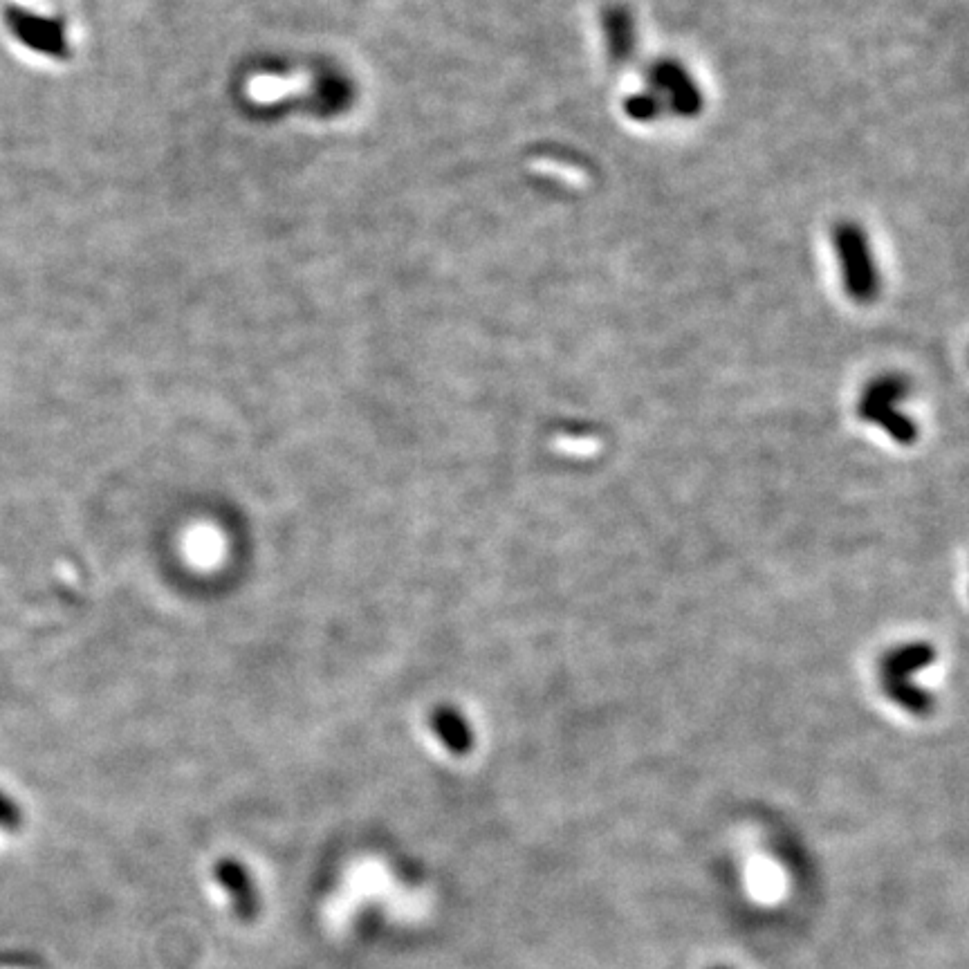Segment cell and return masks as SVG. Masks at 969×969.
I'll return each mask as SVG.
<instances>
[{"label":"cell","instance_id":"6da1fadb","mask_svg":"<svg viewBox=\"0 0 969 969\" xmlns=\"http://www.w3.org/2000/svg\"><path fill=\"white\" fill-rule=\"evenodd\" d=\"M214 878L229 895L236 918L241 922H254L261 911V895H258L256 882L245 866L234 857H223L214 866Z\"/></svg>","mask_w":969,"mask_h":969},{"label":"cell","instance_id":"7a4b0ae2","mask_svg":"<svg viewBox=\"0 0 969 969\" xmlns=\"http://www.w3.org/2000/svg\"><path fill=\"white\" fill-rule=\"evenodd\" d=\"M837 249H839V256H842V263L846 265L848 290H851L857 299L871 297V292L875 290L873 288L875 274H873L869 247H866L860 232H855L851 227L839 229Z\"/></svg>","mask_w":969,"mask_h":969},{"label":"cell","instance_id":"3957f363","mask_svg":"<svg viewBox=\"0 0 969 969\" xmlns=\"http://www.w3.org/2000/svg\"><path fill=\"white\" fill-rule=\"evenodd\" d=\"M312 77L306 72H299V75L290 77H279V75H256L247 81L245 92L247 97L254 101V104H276V101L306 95L312 90Z\"/></svg>","mask_w":969,"mask_h":969},{"label":"cell","instance_id":"277c9868","mask_svg":"<svg viewBox=\"0 0 969 969\" xmlns=\"http://www.w3.org/2000/svg\"><path fill=\"white\" fill-rule=\"evenodd\" d=\"M429 725L438 741L445 745L449 752L463 756L472 750V743H474L472 727H469L463 714L456 712L454 707H438L436 712L429 716Z\"/></svg>","mask_w":969,"mask_h":969},{"label":"cell","instance_id":"5b68a950","mask_svg":"<svg viewBox=\"0 0 969 969\" xmlns=\"http://www.w3.org/2000/svg\"><path fill=\"white\" fill-rule=\"evenodd\" d=\"M23 826V812L18 808L12 799L0 792V828L14 833Z\"/></svg>","mask_w":969,"mask_h":969},{"label":"cell","instance_id":"8992f818","mask_svg":"<svg viewBox=\"0 0 969 969\" xmlns=\"http://www.w3.org/2000/svg\"><path fill=\"white\" fill-rule=\"evenodd\" d=\"M721 969H723V967H721Z\"/></svg>","mask_w":969,"mask_h":969}]
</instances>
